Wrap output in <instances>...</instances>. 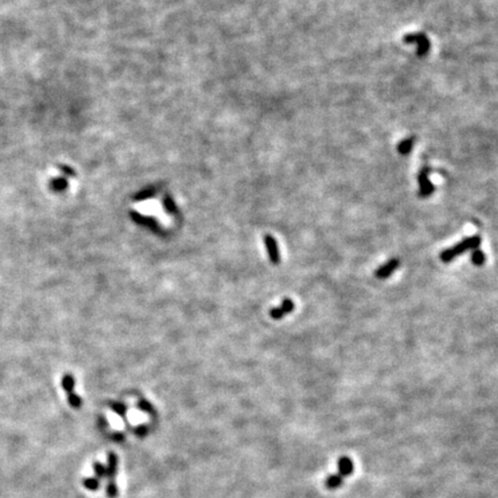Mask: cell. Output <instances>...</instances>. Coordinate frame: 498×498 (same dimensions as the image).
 <instances>
[{
    "label": "cell",
    "instance_id": "6da1fadb",
    "mask_svg": "<svg viewBox=\"0 0 498 498\" xmlns=\"http://www.w3.org/2000/svg\"><path fill=\"white\" fill-rule=\"evenodd\" d=\"M480 244H481L480 236L477 235L470 236V238L464 239L462 242L456 243L455 246H453L452 248L444 251L441 254V260L445 263L451 262V261L455 259L456 256L464 254V253H466L467 251H475V249L480 247Z\"/></svg>",
    "mask_w": 498,
    "mask_h": 498
},
{
    "label": "cell",
    "instance_id": "7a4b0ae2",
    "mask_svg": "<svg viewBox=\"0 0 498 498\" xmlns=\"http://www.w3.org/2000/svg\"><path fill=\"white\" fill-rule=\"evenodd\" d=\"M399 267V260L398 259H391L390 261H388L387 263L382 265L381 268H379L376 270V272H375V276L377 278H380V279H385V278H388L392 275V273L396 271L397 268Z\"/></svg>",
    "mask_w": 498,
    "mask_h": 498
},
{
    "label": "cell",
    "instance_id": "3957f363",
    "mask_svg": "<svg viewBox=\"0 0 498 498\" xmlns=\"http://www.w3.org/2000/svg\"><path fill=\"white\" fill-rule=\"evenodd\" d=\"M118 474V455L114 452H109L107 454V467L106 477L109 482H115V476Z\"/></svg>",
    "mask_w": 498,
    "mask_h": 498
},
{
    "label": "cell",
    "instance_id": "277c9868",
    "mask_svg": "<svg viewBox=\"0 0 498 498\" xmlns=\"http://www.w3.org/2000/svg\"><path fill=\"white\" fill-rule=\"evenodd\" d=\"M338 471L343 477L351 475L354 471V465L348 456H342L338 460Z\"/></svg>",
    "mask_w": 498,
    "mask_h": 498
},
{
    "label": "cell",
    "instance_id": "5b68a950",
    "mask_svg": "<svg viewBox=\"0 0 498 498\" xmlns=\"http://www.w3.org/2000/svg\"><path fill=\"white\" fill-rule=\"evenodd\" d=\"M344 482V477L339 474H332L330 476H327L326 477V480H325V487L327 489H337L339 488L340 485L343 484Z\"/></svg>",
    "mask_w": 498,
    "mask_h": 498
},
{
    "label": "cell",
    "instance_id": "8992f818",
    "mask_svg": "<svg viewBox=\"0 0 498 498\" xmlns=\"http://www.w3.org/2000/svg\"><path fill=\"white\" fill-rule=\"evenodd\" d=\"M293 307L294 306H293V302L292 301H290V300H286L284 302V304H283V307H281V308L276 309V310L272 311V313H273L272 315L275 317H280L281 315L287 314V313H289L290 310H293Z\"/></svg>",
    "mask_w": 498,
    "mask_h": 498
},
{
    "label": "cell",
    "instance_id": "52a82bcc",
    "mask_svg": "<svg viewBox=\"0 0 498 498\" xmlns=\"http://www.w3.org/2000/svg\"><path fill=\"white\" fill-rule=\"evenodd\" d=\"M83 485L90 491H96L99 488V480L97 477H86L83 480Z\"/></svg>",
    "mask_w": 498,
    "mask_h": 498
},
{
    "label": "cell",
    "instance_id": "ba28073f",
    "mask_svg": "<svg viewBox=\"0 0 498 498\" xmlns=\"http://www.w3.org/2000/svg\"><path fill=\"white\" fill-rule=\"evenodd\" d=\"M485 261V255L480 249H475L472 253V262L475 265H482Z\"/></svg>",
    "mask_w": 498,
    "mask_h": 498
},
{
    "label": "cell",
    "instance_id": "9c48e42d",
    "mask_svg": "<svg viewBox=\"0 0 498 498\" xmlns=\"http://www.w3.org/2000/svg\"><path fill=\"white\" fill-rule=\"evenodd\" d=\"M93 466H94L95 473H96L97 479H104V477H106V467L104 466L103 464L98 463V462H95Z\"/></svg>",
    "mask_w": 498,
    "mask_h": 498
},
{
    "label": "cell",
    "instance_id": "30bf717a",
    "mask_svg": "<svg viewBox=\"0 0 498 498\" xmlns=\"http://www.w3.org/2000/svg\"><path fill=\"white\" fill-rule=\"evenodd\" d=\"M118 487L115 482H109L106 487V495L109 498H117L118 497Z\"/></svg>",
    "mask_w": 498,
    "mask_h": 498
},
{
    "label": "cell",
    "instance_id": "8fae6325",
    "mask_svg": "<svg viewBox=\"0 0 498 498\" xmlns=\"http://www.w3.org/2000/svg\"><path fill=\"white\" fill-rule=\"evenodd\" d=\"M268 246L270 248V254H271V257H272V261L273 262H277L278 261V252H277V247H276V243L275 241L271 238H269L268 239Z\"/></svg>",
    "mask_w": 498,
    "mask_h": 498
},
{
    "label": "cell",
    "instance_id": "7c38bea8",
    "mask_svg": "<svg viewBox=\"0 0 498 498\" xmlns=\"http://www.w3.org/2000/svg\"><path fill=\"white\" fill-rule=\"evenodd\" d=\"M68 401H69V404L72 407L74 408H78L81 406V399H80V397L76 396V394H74V393H69V396H68Z\"/></svg>",
    "mask_w": 498,
    "mask_h": 498
},
{
    "label": "cell",
    "instance_id": "4fadbf2b",
    "mask_svg": "<svg viewBox=\"0 0 498 498\" xmlns=\"http://www.w3.org/2000/svg\"><path fill=\"white\" fill-rule=\"evenodd\" d=\"M112 408H113L115 412L120 415H122L124 413V410H126V408L123 407V405H118V404H114L113 406H112Z\"/></svg>",
    "mask_w": 498,
    "mask_h": 498
},
{
    "label": "cell",
    "instance_id": "5bb4252c",
    "mask_svg": "<svg viewBox=\"0 0 498 498\" xmlns=\"http://www.w3.org/2000/svg\"><path fill=\"white\" fill-rule=\"evenodd\" d=\"M136 433H138V435L140 436V437H143V436L147 434V427L145 426H141L138 428V430H136Z\"/></svg>",
    "mask_w": 498,
    "mask_h": 498
}]
</instances>
